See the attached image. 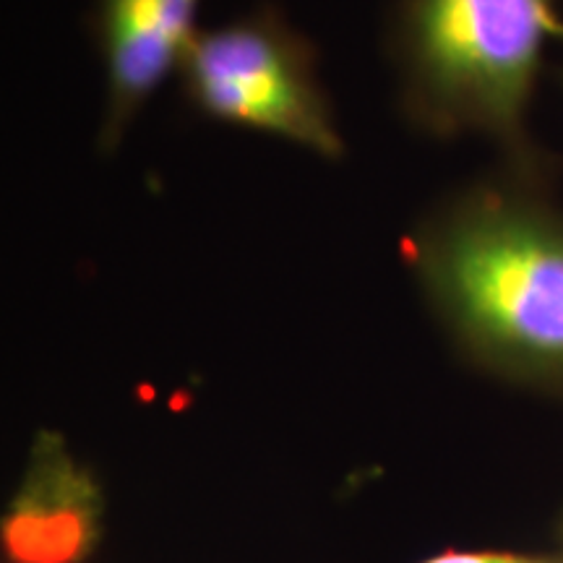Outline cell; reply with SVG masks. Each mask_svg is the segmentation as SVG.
Returning a JSON list of instances; mask_svg holds the SVG:
<instances>
[{"instance_id": "cell-5", "label": "cell", "mask_w": 563, "mask_h": 563, "mask_svg": "<svg viewBox=\"0 0 563 563\" xmlns=\"http://www.w3.org/2000/svg\"><path fill=\"white\" fill-rule=\"evenodd\" d=\"M102 490L58 433L32 443L26 473L0 525L13 563H81L100 538Z\"/></svg>"}, {"instance_id": "cell-6", "label": "cell", "mask_w": 563, "mask_h": 563, "mask_svg": "<svg viewBox=\"0 0 563 563\" xmlns=\"http://www.w3.org/2000/svg\"><path fill=\"white\" fill-rule=\"evenodd\" d=\"M420 563H563L553 559H538V555L519 553H496V551H446Z\"/></svg>"}, {"instance_id": "cell-1", "label": "cell", "mask_w": 563, "mask_h": 563, "mask_svg": "<svg viewBox=\"0 0 563 563\" xmlns=\"http://www.w3.org/2000/svg\"><path fill=\"white\" fill-rule=\"evenodd\" d=\"M433 311L481 361L563 384V217L509 188L435 209L410 241Z\"/></svg>"}, {"instance_id": "cell-4", "label": "cell", "mask_w": 563, "mask_h": 563, "mask_svg": "<svg viewBox=\"0 0 563 563\" xmlns=\"http://www.w3.org/2000/svg\"><path fill=\"white\" fill-rule=\"evenodd\" d=\"M201 0H95V37L104 68V108L97 141L118 150L131 123L180 70L191 51Z\"/></svg>"}, {"instance_id": "cell-3", "label": "cell", "mask_w": 563, "mask_h": 563, "mask_svg": "<svg viewBox=\"0 0 563 563\" xmlns=\"http://www.w3.org/2000/svg\"><path fill=\"white\" fill-rule=\"evenodd\" d=\"M196 112L292 141L340 159L344 152L313 42L269 5L196 34L180 66Z\"/></svg>"}, {"instance_id": "cell-2", "label": "cell", "mask_w": 563, "mask_h": 563, "mask_svg": "<svg viewBox=\"0 0 563 563\" xmlns=\"http://www.w3.org/2000/svg\"><path fill=\"white\" fill-rule=\"evenodd\" d=\"M389 51L407 121L433 136L525 146V118L559 0H397Z\"/></svg>"}]
</instances>
